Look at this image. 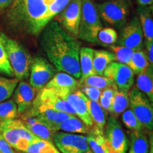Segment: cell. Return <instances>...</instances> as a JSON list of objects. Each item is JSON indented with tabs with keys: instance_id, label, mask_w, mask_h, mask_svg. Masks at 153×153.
Segmentation results:
<instances>
[{
	"instance_id": "6da1fadb",
	"label": "cell",
	"mask_w": 153,
	"mask_h": 153,
	"mask_svg": "<svg viewBox=\"0 0 153 153\" xmlns=\"http://www.w3.org/2000/svg\"><path fill=\"white\" fill-rule=\"evenodd\" d=\"M80 45L56 21H51L41 31V45L50 62L57 70L78 79L81 77Z\"/></svg>"
},
{
	"instance_id": "7a4b0ae2",
	"label": "cell",
	"mask_w": 153,
	"mask_h": 153,
	"mask_svg": "<svg viewBox=\"0 0 153 153\" xmlns=\"http://www.w3.org/2000/svg\"><path fill=\"white\" fill-rule=\"evenodd\" d=\"M45 0H14L4 11V21L9 30L19 35L38 36L45 28Z\"/></svg>"
},
{
	"instance_id": "3957f363",
	"label": "cell",
	"mask_w": 153,
	"mask_h": 153,
	"mask_svg": "<svg viewBox=\"0 0 153 153\" xmlns=\"http://www.w3.org/2000/svg\"><path fill=\"white\" fill-rule=\"evenodd\" d=\"M6 52L14 76L18 80L26 79L29 75L33 58L27 50L12 38L1 33Z\"/></svg>"
},
{
	"instance_id": "277c9868",
	"label": "cell",
	"mask_w": 153,
	"mask_h": 153,
	"mask_svg": "<svg viewBox=\"0 0 153 153\" xmlns=\"http://www.w3.org/2000/svg\"><path fill=\"white\" fill-rule=\"evenodd\" d=\"M102 28L95 4L91 0H83L78 38L89 43H97V35Z\"/></svg>"
},
{
	"instance_id": "5b68a950",
	"label": "cell",
	"mask_w": 153,
	"mask_h": 153,
	"mask_svg": "<svg viewBox=\"0 0 153 153\" xmlns=\"http://www.w3.org/2000/svg\"><path fill=\"white\" fill-rule=\"evenodd\" d=\"M0 131L11 148L22 152L36 138L21 119L0 122Z\"/></svg>"
},
{
	"instance_id": "8992f818",
	"label": "cell",
	"mask_w": 153,
	"mask_h": 153,
	"mask_svg": "<svg viewBox=\"0 0 153 153\" xmlns=\"http://www.w3.org/2000/svg\"><path fill=\"white\" fill-rule=\"evenodd\" d=\"M100 18L106 24L120 28L126 24L129 14L127 0H111L96 4Z\"/></svg>"
},
{
	"instance_id": "52a82bcc",
	"label": "cell",
	"mask_w": 153,
	"mask_h": 153,
	"mask_svg": "<svg viewBox=\"0 0 153 153\" xmlns=\"http://www.w3.org/2000/svg\"><path fill=\"white\" fill-rule=\"evenodd\" d=\"M131 109L143 128L152 131L153 128V109L146 95L136 87L128 94Z\"/></svg>"
},
{
	"instance_id": "ba28073f",
	"label": "cell",
	"mask_w": 153,
	"mask_h": 153,
	"mask_svg": "<svg viewBox=\"0 0 153 153\" xmlns=\"http://www.w3.org/2000/svg\"><path fill=\"white\" fill-rule=\"evenodd\" d=\"M31 108L33 109L50 108L57 111L66 112L76 116L74 108L67 99L60 97L52 89L46 87H43V89L38 90L37 95L33 101Z\"/></svg>"
},
{
	"instance_id": "9c48e42d",
	"label": "cell",
	"mask_w": 153,
	"mask_h": 153,
	"mask_svg": "<svg viewBox=\"0 0 153 153\" xmlns=\"http://www.w3.org/2000/svg\"><path fill=\"white\" fill-rule=\"evenodd\" d=\"M108 153H126L128 140L116 118L111 116L106 125L104 134Z\"/></svg>"
},
{
	"instance_id": "30bf717a",
	"label": "cell",
	"mask_w": 153,
	"mask_h": 153,
	"mask_svg": "<svg viewBox=\"0 0 153 153\" xmlns=\"http://www.w3.org/2000/svg\"><path fill=\"white\" fill-rule=\"evenodd\" d=\"M83 0H72L68 5L55 17L62 27L72 36L78 38Z\"/></svg>"
},
{
	"instance_id": "8fae6325",
	"label": "cell",
	"mask_w": 153,
	"mask_h": 153,
	"mask_svg": "<svg viewBox=\"0 0 153 153\" xmlns=\"http://www.w3.org/2000/svg\"><path fill=\"white\" fill-rule=\"evenodd\" d=\"M29 85L38 91L43 89L56 74V70L51 63L44 57L33 59L30 68Z\"/></svg>"
},
{
	"instance_id": "7c38bea8",
	"label": "cell",
	"mask_w": 153,
	"mask_h": 153,
	"mask_svg": "<svg viewBox=\"0 0 153 153\" xmlns=\"http://www.w3.org/2000/svg\"><path fill=\"white\" fill-rule=\"evenodd\" d=\"M53 143L62 153H85L90 150L87 137L65 132H56Z\"/></svg>"
},
{
	"instance_id": "4fadbf2b",
	"label": "cell",
	"mask_w": 153,
	"mask_h": 153,
	"mask_svg": "<svg viewBox=\"0 0 153 153\" xmlns=\"http://www.w3.org/2000/svg\"><path fill=\"white\" fill-rule=\"evenodd\" d=\"M134 74L129 67L113 62L105 70L104 76L114 82L118 91L128 92L134 84Z\"/></svg>"
},
{
	"instance_id": "5bb4252c",
	"label": "cell",
	"mask_w": 153,
	"mask_h": 153,
	"mask_svg": "<svg viewBox=\"0 0 153 153\" xmlns=\"http://www.w3.org/2000/svg\"><path fill=\"white\" fill-rule=\"evenodd\" d=\"M118 39L116 43L120 46L129 48L135 51L143 49L144 37L137 17H134L124 26Z\"/></svg>"
},
{
	"instance_id": "9a60e30c",
	"label": "cell",
	"mask_w": 153,
	"mask_h": 153,
	"mask_svg": "<svg viewBox=\"0 0 153 153\" xmlns=\"http://www.w3.org/2000/svg\"><path fill=\"white\" fill-rule=\"evenodd\" d=\"M21 120L36 137L53 143V136L56 132L53 131L46 123L41 121L29 109L22 114Z\"/></svg>"
},
{
	"instance_id": "2e32d148",
	"label": "cell",
	"mask_w": 153,
	"mask_h": 153,
	"mask_svg": "<svg viewBox=\"0 0 153 153\" xmlns=\"http://www.w3.org/2000/svg\"><path fill=\"white\" fill-rule=\"evenodd\" d=\"M79 85L72 76L65 72H58L48 82L45 87L52 89L56 94L65 99L67 96L77 90Z\"/></svg>"
},
{
	"instance_id": "e0dca14e",
	"label": "cell",
	"mask_w": 153,
	"mask_h": 153,
	"mask_svg": "<svg viewBox=\"0 0 153 153\" xmlns=\"http://www.w3.org/2000/svg\"><path fill=\"white\" fill-rule=\"evenodd\" d=\"M36 90L26 82L22 81L14 90V100L17 106L19 115H22L32 106L36 96Z\"/></svg>"
},
{
	"instance_id": "ac0fdd59",
	"label": "cell",
	"mask_w": 153,
	"mask_h": 153,
	"mask_svg": "<svg viewBox=\"0 0 153 153\" xmlns=\"http://www.w3.org/2000/svg\"><path fill=\"white\" fill-rule=\"evenodd\" d=\"M65 99L73 107L80 120L89 127H92L93 123L89 114L88 108V98L80 90H76L74 92L67 96Z\"/></svg>"
},
{
	"instance_id": "d6986e66",
	"label": "cell",
	"mask_w": 153,
	"mask_h": 153,
	"mask_svg": "<svg viewBox=\"0 0 153 153\" xmlns=\"http://www.w3.org/2000/svg\"><path fill=\"white\" fill-rule=\"evenodd\" d=\"M137 12L146 46L153 43V6L139 7Z\"/></svg>"
},
{
	"instance_id": "ffe728a7",
	"label": "cell",
	"mask_w": 153,
	"mask_h": 153,
	"mask_svg": "<svg viewBox=\"0 0 153 153\" xmlns=\"http://www.w3.org/2000/svg\"><path fill=\"white\" fill-rule=\"evenodd\" d=\"M79 65L81 70V77L79 85L88 76L94 75L93 57L94 50L90 48L82 47L79 50Z\"/></svg>"
},
{
	"instance_id": "44dd1931",
	"label": "cell",
	"mask_w": 153,
	"mask_h": 153,
	"mask_svg": "<svg viewBox=\"0 0 153 153\" xmlns=\"http://www.w3.org/2000/svg\"><path fill=\"white\" fill-rule=\"evenodd\" d=\"M113 62H115L113 53L104 50H94L93 67L95 75L104 76L105 70Z\"/></svg>"
},
{
	"instance_id": "7402d4cb",
	"label": "cell",
	"mask_w": 153,
	"mask_h": 153,
	"mask_svg": "<svg viewBox=\"0 0 153 153\" xmlns=\"http://www.w3.org/2000/svg\"><path fill=\"white\" fill-rule=\"evenodd\" d=\"M137 89L148 97L151 103L153 101V66L149 65L139 74L136 81Z\"/></svg>"
},
{
	"instance_id": "603a6c76",
	"label": "cell",
	"mask_w": 153,
	"mask_h": 153,
	"mask_svg": "<svg viewBox=\"0 0 153 153\" xmlns=\"http://www.w3.org/2000/svg\"><path fill=\"white\" fill-rule=\"evenodd\" d=\"M92 127H89V126L86 125L82 120H80L79 118H76V116H74L57 125L56 127H55L53 131L55 132L63 131L65 132H70V133L89 134L92 129Z\"/></svg>"
},
{
	"instance_id": "cb8c5ba5",
	"label": "cell",
	"mask_w": 153,
	"mask_h": 153,
	"mask_svg": "<svg viewBox=\"0 0 153 153\" xmlns=\"http://www.w3.org/2000/svg\"><path fill=\"white\" fill-rule=\"evenodd\" d=\"M87 139L93 153H108L104 131L93 126L91 132L88 134Z\"/></svg>"
},
{
	"instance_id": "d4e9b609",
	"label": "cell",
	"mask_w": 153,
	"mask_h": 153,
	"mask_svg": "<svg viewBox=\"0 0 153 153\" xmlns=\"http://www.w3.org/2000/svg\"><path fill=\"white\" fill-rule=\"evenodd\" d=\"M87 104L93 126L101 131H104L106 123V111L103 109L99 102L97 101L88 100Z\"/></svg>"
},
{
	"instance_id": "484cf974",
	"label": "cell",
	"mask_w": 153,
	"mask_h": 153,
	"mask_svg": "<svg viewBox=\"0 0 153 153\" xmlns=\"http://www.w3.org/2000/svg\"><path fill=\"white\" fill-rule=\"evenodd\" d=\"M128 153H149V143L143 131H132Z\"/></svg>"
},
{
	"instance_id": "4316f807",
	"label": "cell",
	"mask_w": 153,
	"mask_h": 153,
	"mask_svg": "<svg viewBox=\"0 0 153 153\" xmlns=\"http://www.w3.org/2000/svg\"><path fill=\"white\" fill-rule=\"evenodd\" d=\"M150 65L146 52L142 50L135 51L131 57L128 66L134 74H139Z\"/></svg>"
},
{
	"instance_id": "83f0119b",
	"label": "cell",
	"mask_w": 153,
	"mask_h": 153,
	"mask_svg": "<svg viewBox=\"0 0 153 153\" xmlns=\"http://www.w3.org/2000/svg\"><path fill=\"white\" fill-rule=\"evenodd\" d=\"M24 153H60L53 143L36 137L25 151Z\"/></svg>"
},
{
	"instance_id": "f1b7e54d",
	"label": "cell",
	"mask_w": 153,
	"mask_h": 153,
	"mask_svg": "<svg viewBox=\"0 0 153 153\" xmlns=\"http://www.w3.org/2000/svg\"><path fill=\"white\" fill-rule=\"evenodd\" d=\"M18 116L17 106L14 99H9L0 103V122L14 120Z\"/></svg>"
},
{
	"instance_id": "f546056e",
	"label": "cell",
	"mask_w": 153,
	"mask_h": 153,
	"mask_svg": "<svg viewBox=\"0 0 153 153\" xmlns=\"http://www.w3.org/2000/svg\"><path fill=\"white\" fill-rule=\"evenodd\" d=\"M129 106L128 92L118 91L113 100V106L111 112L114 117L116 118L120 114L125 111Z\"/></svg>"
},
{
	"instance_id": "4dcf8cb0",
	"label": "cell",
	"mask_w": 153,
	"mask_h": 153,
	"mask_svg": "<svg viewBox=\"0 0 153 153\" xmlns=\"http://www.w3.org/2000/svg\"><path fill=\"white\" fill-rule=\"evenodd\" d=\"M82 86H88V87H93L100 90H104L106 88L116 87L114 82L111 80L106 77L104 76H99V75H91L84 80L83 82L80 84ZM117 88V87H116Z\"/></svg>"
},
{
	"instance_id": "1f68e13d",
	"label": "cell",
	"mask_w": 153,
	"mask_h": 153,
	"mask_svg": "<svg viewBox=\"0 0 153 153\" xmlns=\"http://www.w3.org/2000/svg\"><path fill=\"white\" fill-rule=\"evenodd\" d=\"M71 1L72 0H53L52 2L48 6L46 14L44 17L43 24L45 27L53 18L60 14Z\"/></svg>"
},
{
	"instance_id": "d6a6232c",
	"label": "cell",
	"mask_w": 153,
	"mask_h": 153,
	"mask_svg": "<svg viewBox=\"0 0 153 153\" xmlns=\"http://www.w3.org/2000/svg\"><path fill=\"white\" fill-rule=\"evenodd\" d=\"M18 84L17 79H8L0 76V103L10 98Z\"/></svg>"
},
{
	"instance_id": "836d02e7",
	"label": "cell",
	"mask_w": 153,
	"mask_h": 153,
	"mask_svg": "<svg viewBox=\"0 0 153 153\" xmlns=\"http://www.w3.org/2000/svg\"><path fill=\"white\" fill-rule=\"evenodd\" d=\"M109 48L114 53L115 61L116 60L118 63L128 66L129 63L131 62L132 55L135 51V50L124 46L114 45H111Z\"/></svg>"
},
{
	"instance_id": "e575fe53",
	"label": "cell",
	"mask_w": 153,
	"mask_h": 153,
	"mask_svg": "<svg viewBox=\"0 0 153 153\" xmlns=\"http://www.w3.org/2000/svg\"><path fill=\"white\" fill-rule=\"evenodd\" d=\"M118 41V33L113 28H104L97 35V42L104 46H111L116 43Z\"/></svg>"
},
{
	"instance_id": "d590c367",
	"label": "cell",
	"mask_w": 153,
	"mask_h": 153,
	"mask_svg": "<svg viewBox=\"0 0 153 153\" xmlns=\"http://www.w3.org/2000/svg\"><path fill=\"white\" fill-rule=\"evenodd\" d=\"M0 73L11 76V77L14 76V71L9 63L4 45L1 33H0Z\"/></svg>"
},
{
	"instance_id": "8d00e7d4",
	"label": "cell",
	"mask_w": 153,
	"mask_h": 153,
	"mask_svg": "<svg viewBox=\"0 0 153 153\" xmlns=\"http://www.w3.org/2000/svg\"><path fill=\"white\" fill-rule=\"evenodd\" d=\"M122 121L124 125L131 131H143V126L137 119L136 116L134 115L131 109H126L125 111L123 112Z\"/></svg>"
},
{
	"instance_id": "74e56055",
	"label": "cell",
	"mask_w": 153,
	"mask_h": 153,
	"mask_svg": "<svg viewBox=\"0 0 153 153\" xmlns=\"http://www.w3.org/2000/svg\"><path fill=\"white\" fill-rule=\"evenodd\" d=\"M80 91L87 97L89 100L99 102V98L101 94V90L100 89L93 87L82 86V89Z\"/></svg>"
},
{
	"instance_id": "f35d334b",
	"label": "cell",
	"mask_w": 153,
	"mask_h": 153,
	"mask_svg": "<svg viewBox=\"0 0 153 153\" xmlns=\"http://www.w3.org/2000/svg\"><path fill=\"white\" fill-rule=\"evenodd\" d=\"M73 116H74V115L68 114V113L62 112V111H57L56 115H55V119L53 120L52 125H51V129L53 131L55 128V127H56L57 125H59V124L62 123V122L65 121V120L69 119V118L73 117Z\"/></svg>"
},
{
	"instance_id": "ab89813d",
	"label": "cell",
	"mask_w": 153,
	"mask_h": 153,
	"mask_svg": "<svg viewBox=\"0 0 153 153\" xmlns=\"http://www.w3.org/2000/svg\"><path fill=\"white\" fill-rule=\"evenodd\" d=\"M0 152L1 153H16L13 150L9 143L6 140L1 131H0Z\"/></svg>"
},
{
	"instance_id": "60d3db41",
	"label": "cell",
	"mask_w": 153,
	"mask_h": 153,
	"mask_svg": "<svg viewBox=\"0 0 153 153\" xmlns=\"http://www.w3.org/2000/svg\"><path fill=\"white\" fill-rule=\"evenodd\" d=\"M99 104H100L101 108L103 109L106 111L111 112L112 111V106H113V101L111 99L106 98L104 96L101 95L100 96V98H99Z\"/></svg>"
},
{
	"instance_id": "b9f144b4",
	"label": "cell",
	"mask_w": 153,
	"mask_h": 153,
	"mask_svg": "<svg viewBox=\"0 0 153 153\" xmlns=\"http://www.w3.org/2000/svg\"><path fill=\"white\" fill-rule=\"evenodd\" d=\"M118 90L116 87H111L106 88V89H104V90L101 91V95L104 96L106 98L111 99V100H114V98L116 95V92Z\"/></svg>"
},
{
	"instance_id": "7bdbcfd3",
	"label": "cell",
	"mask_w": 153,
	"mask_h": 153,
	"mask_svg": "<svg viewBox=\"0 0 153 153\" xmlns=\"http://www.w3.org/2000/svg\"><path fill=\"white\" fill-rule=\"evenodd\" d=\"M14 0H0V14L7 10L13 3Z\"/></svg>"
},
{
	"instance_id": "ee69618b",
	"label": "cell",
	"mask_w": 153,
	"mask_h": 153,
	"mask_svg": "<svg viewBox=\"0 0 153 153\" xmlns=\"http://www.w3.org/2000/svg\"><path fill=\"white\" fill-rule=\"evenodd\" d=\"M139 7H148L153 4V0H136Z\"/></svg>"
},
{
	"instance_id": "f6af8a7d",
	"label": "cell",
	"mask_w": 153,
	"mask_h": 153,
	"mask_svg": "<svg viewBox=\"0 0 153 153\" xmlns=\"http://www.w3.org/2000/svg\"><path fill=\"white\" fill-rule=\"evenodd\" d=\"M85 153H93V152H92V151H91V150H89V151H87V152H85Z\"/></svg>"
},
{
	"instance_id": "bcb514c9",
	"label": "cell",
	"mask_w": 153,
	"mask_h": 153,
	"mask_svg": "<svg viewBox=\"0 0 153 153\" xmlns=\"http://www.w3.org/2000/svg\"><path fill=\"white\" fill-rule=\"evenodd\" d=\"M99 1H111V0H99Z\"/></svg>"
},
{
	"instance_id": "7dc6e473",
	"label": "cell",
	"mask_w": 153,
	"mask_h": 153,
	"mask_svg": "<svg viewBox=\"0 0 153 153\" xmlns=\"http://www.w3.org/2000/svg\"><path fill=\"white\" fill-rule=\"evenodd\" d=\"M16 153H24V152H16Z\"/></svg>"
},
{
	"instance_id": "c3c4849f",
	"label": "cell",
	"mask_w": 153,
	"mask_h": 153,
	"mask_svg": "<svg viewBox=\"0 0 153 153\" xmlns=\"http://www.w3.org/2000/svg\"><path fill=\"white\" fill-rule=\"evenodd\" d=\"M0 153H1V152H0Z\"/></svg>"
}]
</instances>
